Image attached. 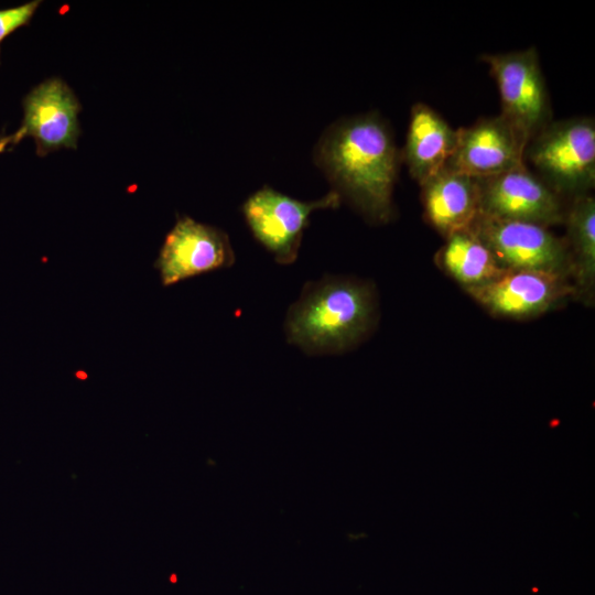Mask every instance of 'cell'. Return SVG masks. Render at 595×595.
<instances>
[{
  "label": "cell",
  "instance_id": "obj_11",
  "mask_svg": "<svg viewBox=\"0 0 595 595\" xmlns=\"http://www.w3.org/2000/svg\"><path fill=\"white\" fill-rule=\"evenodd\" d=\"M22 139H34L36 153L44 156L66 148L76 149L80 134V104L71 87L52 77L34 87L23 99Z\"/></svg>",
  "mask_w": 595,
  "mask_h": 595
},
{
  "label": "cell",
  "instance_id": "obj_4",
  "mask_svg": "<svg viewBox=\"0 0 595 595\" xmlns=\"http://www.w3.org/2000/svg\"><path fill=\"white\" fill-rule=\"evenodd\" d=\"M494 77L504 116L529 140L552 120L547 83L536 47L479 56Z\"/></svg>",
  "mask_w": 595,
  "mask_h": 595
},
{
  "label": "cell",
  "instance_id": "obj_7",
  "mask_svg": "<svg viewBox=\"0 0 595 595\" xmlns=\"http://www.w3.org/2000/svg\"><path fill=\"white\" fill-rule=\"evenodd\" d=\"M236 257L223 229L177 216L154 262L163 286L204 273L230 268Z\"/></svg>",
  "mask_w": 595,
  "mask_h": 595
},
{
  "label": "cell",
  "instance_id": "obj_3",
  "mask_svg": "<svg viewBox=\"0 0 595 595\" xmlns=\"http://www.w3.org/2000/svg\"><path fill=\"white\" fill-rule=\"evenodd\" d=\"M523 163L560 197L588 194L595 185V121L552 120L526 145Z\"/></svg>",
  "mask_w": 595,
  "mask_h": 595
},
{
  "label": "cell",
  "instance_id": "obj_1",
  "mask_svg": "<svg viewBox=\"0 0 595 595\" xmlns=\"http://www.w3.org/2000/svg\"><path fill=\"white\" fill-rule=\"evenodd\" d=\"M313 158L340 201L368 223L393 218L401 154L391 127L377 111L334 121L315 144Z\"/></svg>",
  "mask_w": 595,
  "mask_h": 595
},
{
  "label": "cell",
  "instance_id": "obj_15",
  "mask_svg": "<svg viewBox=\"0 0 595 595\" xmlns=\"http://www.w3.org/2000/svg\"><path fill=\"white\" fill-rule=\"evenodd\" d=\"M435 261L465 291L487 284L506 271L470 228L447 236Z\"/></svg>",
  "mask_w": 595,
  "mask_h": 595
},
{
  "label": "cell",
  "instance_id": "obj_5",
  "mask_svg": "<svg viewBox=\"0 0 595 595\" xmlns=\"http://www.w3.org/2000/svg\"><path fill=\"white\" fill-rule=\"evenodd\" d=\"M339 204L333 190L316 201L303 202L264 185L245 199L240 210L253 238L278 263L291 264L299 256L311 214Z\"/></svg>",
  "mask_w": 595,
  "mask_h": 595
},
{
  "label": "cell",
  "instance_id": "obj_18",
  "mask_svg": "<svg viewBox=\"0 0 595 595\" xmlns=\"http://www.w3.org/2000/svg\"><path fill=\"white\" fill-rule=\"evenodd\" d=\"M171 580H172V582H175V580H176L175 575H172Z\"/></svg>",
  "mask_w": 595,
  "mask_h": 595
},
{
  "label": "cell",
  "instance_id": "obj_10",
  "mask_svg": "<svg viewBox=\"0 0 595 595\" xmlns=\"http://www.w3.org/2000/svg\"><path fill=\"white\" fill-rule=\"evenodd\" d=\"M527 143L500 113L480 118L457 129L456 145L444 169L477 180L495 176L523 164Z\"/></svg>",
  "mask_w": 595,
  "mask_h": 595
},
{
  "label": "cell",
  "instance_id": "obj_17",
  "mask_svg": "<svg viewBox=\"0 0 595 595\" xmlns=\"http://www.w3.org/2000/svg\"><path fill=\"white\" fill-rule=\"evenodd\" d=\"M21 140L18 131L10 136H0V153L6 151L8 147L17 145Z\"/></svg>",
  "mask_w": 595,
  "mask_h": 595
},
{
  "label": "cell",
  "instance_id": "obj_19",
  "mask_svg": "<svg viewBox=\"0 0 595 595\" xmlns=\"http://www.w3.org/2000/svg\"><path fill=\"white\" fill-rule=\"evenodd\" d=\"M532 591H533V592H537V591H538V588H537V587H533V588H532Z\"/></svg>",
  "mask_w": 595,
  "mask_h": 595
},
{
  "label": "cell",
  "instance_id": "obj_16",
  "mask_svg": "<svg viewBox=\"0 0 595 595\" xmlns=\"http://www.w3.org/2000/svg\"><path fill=\"white\" fill-rule=\"evenodd\" d=\"M40 1H31L14 8L0 10V45L17 29L28 25Z\"/></svg>",
  "mask_w": 595,
  "mask_h": 595
},
{
  "label": "cell",
  "instance_id": "obj_8",
  "mask_svg": "<svg viewBox=\"0 0 595 595\" xmlns=\"http://www.w3.org/2000/svg\"><path fill=\"white\" fill-rule=\"evenodd\" d=\"M477 181L482 215L548 228L564 220L562 197L524 163Z\"/></svg>",
  "mask_w": 595,
  "mask_h": 595
},
{
  "label": "cell",
  "instance_id": "obj_14",
  "mask_svg": "<svg viewBox=\"0 0 595 595\" xmlns=\"http://www.w3.org/2000/svg\"><path fill=\"white\" fill-rule=\"evenodd\" d=\"M564 238L571 263L573 298L586 305L595 295V199L589 194L572 198L565 209Z\"/></svg>",
  "mask_w": 595,
  "mask_h": 595
},
{
  "label": "cell",
  "instance_id": "obj_9",
  "mask_svg": "<svg viewBox=\"0 0 595 595\" xmlns=\"http://www.w3.org/2000/svg\"><path fill=\"white\" fill-rule=\"evenodd\" d=\"M466 293L491 315L512 320L540 316L574 295L567 278L531 270H506Z\"/></svg>",
  "mask_w": 595,
  "mask_h": 595
},
{
  "label": "cell",
  "instance_id": "obj_13",
  "mask_svg": "<svg viewBox=\"0 0 595 595\" xmlns=\"http://www.w3.org/2000/svg\"><path fill=\"white\" fill-rule=\"evenodd\" d=\"M457 141L454 129L435 109L423 102L411 107L401 162L411 177L422 185L442 171Z\"/></svg>",
  "mask_w": 595,
  "mask_h": 595
},
{
  "label": "cell",
  "instance_id": "obj_6",
  "mask_svg": "<svg viewBox=\"0 0 595 595\" xmlns=\"http://www.w3.org/2000/svg\"><path fill=\"white\" fill-rule=\"evenodd\" d=\"M470 229L505 270H531L570 280L571 263L564 238L548 227L479 215Z\"/></svg>",
  "mask_w": 595,
  "mask_h": 595
},
{
  "label": "cell",
  "instance_id": "obj_2",
  "mask_svg": "<svg viewBox=\"0 0 595 595\" xmlns=\"http://www.w3.org/2000/svg\"><path fill=\"white\" fill-rule=\"evenodd\" d=\"M377 322L378 298L370 282L325 275L304 284L288 310L284 332L288 343L306 355H337L366 340Z\"/></svg>",
  "mask_w": 595,
  "mask_h": 595
},
{
  "label": "cell",
  "instance_id": "obj_12",
  "mask_svg": "<svg viewBox=\"0 0 595 595\" xmlns=\"http://www.w3.org/2000/svg\"><path fill=\"white\" fill-rule=\"evenodd\" d=\"M420 186L424 218L444 238L470 228L480 215L477 178L443 169Z\"/></svg>",
  "mask_w": 595,
  "mask_h": 595
}]
</instances>
